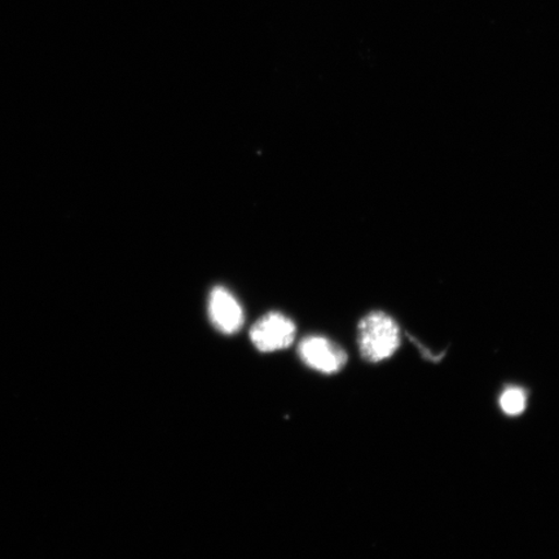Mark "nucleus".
Here are the masks:
<instances>
[{
    "label": "nucleus",
    "instance_id": "f257e3e1",
    "mask_svg": "<svg viewBox=\"0 0 559 559\" xmlns=\"http://www.w3.org/2000/svg\"><path fill=\"white\" fill-rule=\"evenodd\" d=\"M402 342L401 328L386 312L373 311L361 319L358 344L362 358L380 362L391 358Z\"/></svg>",
    "mask_w": 559,
    "mask_h": 559
},
{
    "label": "nucleus",
    "instance_id": "f03ea898",
    "mask_svg": "<svg viewBox=\"0 0 559 559\" xmlns=\"http://www.w3.org/2000/svg\"><path fill=\"white\" fill-rule=\"evenodd\" d=\"M297 328L288 317L280 312L264 314L251 326V344L261 353H275L288 348L296 340Z\"/></svg>",
    "mask_w": 559,
    "mask_h": 559
},
{
    "label": "nucleus",
    "instance_id": "7ed1b4c3",
    "mask_svg": "<svg viewBox=\"0 0 559 559\" xmlns=\"http://www.w3.org/2000/svg\"><path fill=\"white\" fill-rule=\"evenodd\" d=\"M298 354L307 367L324 374L338 373L347 362L345 349L323 335H309L300 341Z\"/></svg>",
    "mask_w": 559,
    "mask_h": 559
},
{
    "label": "nucleus",
    "instance_id": "20e7f679",
    "mask_svg": "<svg viewBox=\"0 0 559 559\" xmlns=\"http://www.w3.org/2000/svg\"><path fill=\"white\" fill-rule=\"evenodd\" d=\"M207 312L215 330L223 334H235L241 330L245 323V314L239 300L223 286H215L210 292Z\"/></svg>",
    "mask_w": 559,
    "mask_h": 559
},
{
    "label": "nucleus",
    "instance_id": "39448f33",
    "mask_svg": "<svg viewBox=\"0 0 559 559\" xmlns=\"http://www.w3.org/2000/svg\"><path fill=\"white\" fill-rule=\"evenodd\" d=\"M500 407L508 416H520L527 408L526 390L520 386H509L500 396Z\"/></svg>",
    "mask_w": 559,
    "mask_h": 559
}]
</instances>
